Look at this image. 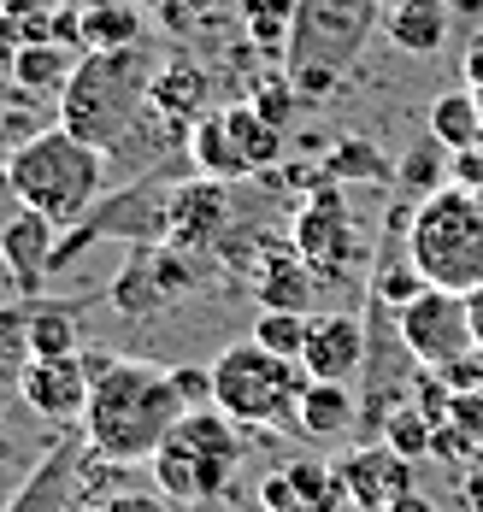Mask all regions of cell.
<instances>
[{
  "mask_svg": "<svg viewBox=\"0 0 483 512\" xmlns=\"http://www.w3.org/2000/svg\"><path fill=\"white\" fill-rule=\"evenodd\" d=\"M195 512H218V501H201V507H195Z\"/></svg>",
  "mask_w": 483,
  "mask_h": 512,
  "instance_id": "obj_44",
  "label": "cell"
},
{
  "mask_svg": "<svg viewBox=\"0 0 483 512\" xmlns=\"http://www.w3.org/2000/svg\"><path fill=\"white\" fill-rule=\"evenodd\" d=\"M6 177H12L24 206L48 212L59 230H71L95 212L101 189H107V154L89 148L83 136H71L65 124H54V130H36L30 142L12 148Z\"/></svg>",
  "mask_w": 483,
  "mask_h": 512,
  "instance_id": "obj_3",
  "label": "cell"
},
{
  "mask_svg": "<svg viewBox=\"0 0 483 512\" xmlns=\"http://www.w3.org/2000/svg\"><path fill=\"white\" fill-rule=\"evenodd\" d=\"M307 383L313 377H307L301 359L271 354L254 336L248 342H230L213 359V407L230 412L248 430H295V412H301Z\"/></svg>",
  "mask_w": 483,
  "mask_h": 512,
  "instance_id": "obj_5",
  "label": "cell"
},
{
  "mask_svg": "<svg viewBox=\"0 0 483 512\" xmlns=\"http://www.w3.org/2000/svg\"><path fill=\"white\" fill-rule=\"evenodd\" d=\"M107 301L124 312V318H148V312L171 307V295H165V283H160V271H154V254H148V248H136V254L118 265Z\"/></svg>",
  "mask_w": 483,
  "mask_h": 512,
  "instance_id": "obj_22",
  "label": "cell"
},
{
  "mask_svg": "<svg viewBox=\"0 0 483 512\" xmlns=\"http://www.w3.org/2000/svg\"><path fill=\"white\" fill-rule=\"evenodd\" d=\"M324 177L330 183H395V159H383V148L366 142V136H348V142L330 148Z\"/></svg>",
  "mask_w": 483,
  "mask_h": 512,
  "instance_id": "obj_27",
  "label": "cell"
},
{
  "mask_svg": "<svg viewBox=\"0 0 483 512\" xmlns=\"http://www.w3.org/2000/svg\"><path fill=\"white\" fill-rule=\"evenodd\" d=\"M319 283L324 277L295 254V242H260V259H254V295H260V307L307 312Z\"/></svg>",
  "mask_w": 483,
  "mask_h": 512,
  "instance_id": "obj_17",
  "label": "cell"
},
{
  "mask_svg": "<svg viewBox=\"0 0 483 512\" xmlns=\"http://www.w3.org/2000/svg\"><path fill=\"white\" fill-rule=\"evenodd\" d=\"M213 77H207V65H195V59H165L160 71H154V106H160L165 118H177V124H195L201 112H213Z\"/></svg>",
  "mask_w": 483,
  "mask_h": 512,
  "instance_id": "obj_21",
  "label": "cell"
},
{
  "mask_svg": "<svg viewBox=\"0 0 483 512\" xmlns=\"http://www.w3.org/2000/svg\"><path fill=\"white\" fill-rule=\"evenodd\" d=\"M89 371H83V354L71 359H24L18 365V395L30 401V412H42V418H83L89 407Z\"/></svg>",
  "mask_w": 483,
  "mask_h": 512,
  "instance_id": "obj_15",
  "label": "cell"
},
{
  "mask_svg": "<svg viewBox=\"0 0 483 512\" xmlns=\"http://www.w3.org/2000/svg\"><path fill=\"white\" fill-rule=\"evenodd\" d=\"M24 53V30H18V18L12 12H0V71H12V59Z\"/></svg>",
  "mask_w": 483,
  "mask_h": 512,
  "instance_id": "obj_38",
  "label": "cell"
},
{
  "mask_svg": "<svg viewBox=\"0 0 483 512\" xmlns=\"http://www.w3.org/2000/svg\"><path fill=\"white\" fill-rule=\"evenodd\" d=\"M448 183L483 195V136L472 142V148H454V154H448Z\"/></svg>",
  "mask_w": 483,
  "mask_h": 512,
  "instance_id": "obj_35",
  "label": "cell"
},
{
  "mask_svg": "<svg viewBox=\"0 0 483 512\" xmlns=\"http://www.w3.org/2000/svg\"><path fill=\"white\" fill-rule=\"evenodd\" d=\"M242 6V30H248V42L271 59H283L289 53V30H295V6L301 0H236Z\"/></svg>",
  "mask_w": 483,
  "mask_h": 512,
  "instance_id": "obj_28",
  "label": "cell"
},
{
  "mask_svg": "<svg viewBox=\"0 0 483 512\" xmlns=\"http://www.w3.org/2000/svg\"><path fill=\"white\" fill-rule=\"evenodd\" d=\"M466 89H472L478 106H483V36L472 42V53H466Z\"/></svg>",
  "mask_w": 483,
  "mask_h": 512,
  "instance_id": "obj_40",
  "label": "cell"
},
{
  "mask_svg": "<svg viewBox=\"0 0 483 512\" xmlns=\"http://www.w3.org/2000/svg\"><path fill=\"white\" fill-rule=\"evenodd\" d=\"M24 354L30 359H71L83 354V336H77V318L65 307H36L24 318Z\"/></svg>",
  "mask_w": 483,
  "mask_h": 512,
  "instance_id": "obj_26",
  "label": "cell"
},
{
  "mask_svg": "<svg viewBox=\"0 0 483 512\" xmlns=\"http://www.w3.org/2000/svg\"><path fill=\"white\" fill-rule=\"evenodd\" d=\"M301 365H307V377H324V383H354L366 371V318H354V312H313Z\"/></svg>",
  "mask_w": 483,
  "mask_h": 512,
  "instance_id": "obj_13",
  "label": "cell"
},
{
  "mask_svg": "<svg viewBox=\"0 0 483 512\" xmlns=\"http://www.w3.org/2000/svg\"><path fill=\"white\" fill-rule=\"evenodd\" d=\"M383 12H389V0H301L283 71H336L342 77L383 30Z\"/></svg>",
  "mask_w": 483,
  "mask_h": 512,
  "instance_id": "obj_6",
  "label": "cell"
},
{
  "mask_svg": "<svg viewBox=\"0 0 483 512\" xmlns=\"http://www.w3.org/2000/svg\"><path fill=\"white\" fill-rule=\"evenodd\" d=\"M236 212H230V183L201 177V171H183L171 183V212H165V242L177 254H218L224 236H230Z\"/></svg>",
  "mask_w": 483,
  "mask_h": 512,
  "instance_id": "obj_9",
  "label": "cell"
},
{
  "mask_svg": "<svg viewBox=\"0 0 483 512\" xmlns=\"http://www.w3.org/2000/svg\"><path fill=\"white\" fill-rule=\"evenodd\" d=\"M466 307H472V336H478V348H483V283L466 295Z\"/></svg>",
  "mask_w": 483,
  "mask_h": 512,
  "instance_id": "obj_42",
  "label": "cell"
},
{
  "mask_svg": "<svg viewBox=\"0 0 483 512\" xmlns=\"http://www.w3.org/2000/svg\"><path fill=\"white\" fill-rule=\"evenodd\" d=\"M189 171L218 177V183L254 177L248 159H242V148H236V130H230V112H224V106H218V112H201V118L189 124Z\"/></svg>",
  "mask_w": 483,
  "mask_h": 512,
  "instance_id": "obj_19",
  "label": "cell"
},
{
  "mask_svg": "<svg viewBox=\"0 0 483 512\" xmlns=\"http://www.w3.org/2000/svg\"><path fill=\"white\" fill-rule=\"evenodd\" d=\"M171 377H177V395H183L189 407H213V371H201V365H177Z\"/></svg>",
  "mask_w": 483,
  "mask_h": 512,
  "instance_id": "obj_37",
  "label": "cell"
},
{
  "mask_svg": "<svg viewBox=\"0 0 483 512\" xmlns=\"http://www.w3.org/2000/svg\"><path fill=\"white\" fill-rule=\"evenodd\" d=\"M454 395H483V348H472V354H460L454 365H442L436 371Z\"/></svg>",
  "mask_w": 483,
  "mask_h": 512,
  "instance_id": "obj_34",
  "label": "cell"
},
{
  "mask_svg": "<svg viewBox=\"0 0 483 512\" xmlns=\"http://www.w3.org/2000/svg\"><path fill=\"white\" fill-rule=\"evenodd\" d=\"M89 512H171V495H142V489H112Z\"/></svg>",
  "mask_w": 483,
  "mask_h": 512,
  "instance_id": "obj_36",
  "label": "cell"
},
{
  "mask_svg": "<svg viewBox=\"0 0 483 512\" xmlns=\"http://www.w3.org/2000/svg\"><path fill=\"white\" fill-rule=\"evenodd\" d=\"M289 242H295V254L307 259L324 283H342V277H354V265L366 259V248H360L354 212H348V201H342V183H330V177H324L319 189L295 206Z\"/></svg>",
  "mask_w": 483,
  "mask_h": 512,
  "instance_id": "obj_7",
  "label": "cell"
},
{
  "mask_svg": "<svg viewBox=\"0 0 483 512\" xmlns=\"http://www.w3.org/2000/svg\"><path fill=\"white\" fill-rule=\"evenodd\" d=\"M383 512H436V507H430V501L419 495V489H401V495H395V501H389Z\"/></svg>",
  "mask_w": 483,
  "mask_h": 512,
  "instance_id": "obj_41",
  "label": "cell"
},
{
  "mask_svg": "<svg viewBox=\"0 0 483 512\" xmlns=\"http://www.w3.org/2000/svg\"><path fill=\"white\" fill-rule=\"evenodd\" d=\"M112 365H118V354H107V348H89V342H83V371H89V383H101Z\"/></svg>",
  "mask_w": 483,
  "mask_h": 512,
  "instance_id": "obj_39",
  "label": "cell"
},
{
  "mask_svg": "<svg viewBox=\"0 0 483 512\" xmlns=\"http://www.w3.org/2000/svg\"><path fill=\"white\" fill-rule=\"evenodd\" d=\"M454 12H460V18H478V12H483V0H454Z\"/></svg>",
  "mask_w": 483,
  "mask_h": 512,
  "instance_id": "obj_43",
  "label": "cell"
},
{
  "mask_svg": "<svg viewBox=\"0 0 483 512\" xmlns=\"http://www.w3.org/2000/svg\"><path fill=\"white\" fill-rule=\"evenodd\" d=\"M425 130L454 154V148H472L483 136V106H478V95L472 89H442L436 101H430V112H425Z\"/></svg>",
  "mask_w": 483,
  "mask_h": 512,
  "instance_id": "obj_23",
  "label": "cell"
},
{
  "mask_svg": "<svg viewBox=\"0 0 483 512\" xmlns=\"http://www.w3.org/2000/svg\"><path fill=\"white\" fill-rule=\"evenodd\" d=\"M189 401L177 395V377L148 359H118L107 377L89 389L83 407V442L107 465H148L160 442L177 430Z\"/></svg>",
  "mask_w": 483,
  "mask_h": 512,
  "instance_id": "obj_1",
  "label": "cell"
},
{
  "mask_svg": "<svg viewBox=\"0 0 483 512\" xmlns=\"http://www.w3.org/2000/svg\"><path fill=\"white\" fill-rule=\"evenodd\" d=\"M336 471H342V489H348V501L360 512H383L401 489H413V460H401L389 442H360V448H348L342 460H336Z\"/></svg>",
  "mask_w": 483,
  "mask_h": 512,
  "instance_id": "obj_14",
  "label": "cell"
},
{
  "mask_svg": "<svg viewBox=\"0 0 483 512\" xmlns=\"http://www.w3.org/2000/svg\"><path fill=\"white\" fill-rule=\"evenodd\" d=\"M71 59L59 42H24V53L12 59V83L24 89V95H48V89H65L71 83Z\"/></svg>",
  "mask_w": 483,
  "mask_h": 512,
  "instance_id": "obj_29",
  "label": "cell"
},
{
  "mask_svg": "<svg viewBox=\"0 0 483 512\" xmlns=\"http://www.w3.org/2000/svg\"><path fill=\"white\" fill-rule=\"evenodd\" d=\"M248 101L260 106L271 124H289V118H295V106H301V89H295V77H289V71H266V77H254Z\"/></svg>",
  "mask_w": 483,
  "mask_h": 512,
  "instance_id": "obj_33",
  "label": "cell"
},
{
  "mask_svg": "<svg viewBox=\"0 0 483 512\" xmlns=\"http://www.w3.org/2000/svg\"><path fill=\"white\" fill-rule=\"evenodd\" d=\"M165 442H177L195 460V471H201V501H224V489H230V477L242 465V424L218 407H189Z\"/></svg>",
  "mask_w": 483,
  "mask_h": 512,
  "instance_id": "obj_10",
  "label": "cell"
},
{
  "mask_svg": "<svg viewBox=\"0 0 483 512\" xmlns=\"http://www.w3.org/2000/svg\"><path fill=\"white\" fill-rule=\"evenodd\" d=\"M307 330H313V312L260 307V318H254V342H260V348H271V354H283V359H301V348H307Z\"/></svg>",
  "mask_w": 483,
  "mask_h": 512,
  "instance_id": "obj_32",
  "label": "cell"
},
{
  "mask_svg": "<svg viewBox=\"0 0 483 512\" xmlns=\"http://www.w3.org/2000/svg\"><path fill=\"white\" fill-rule=\"evenodd\" d=\"M395 324H401V342L413 348V359L430 365V371H442V365H454L460 354H472V348H478L466 295L436 289V283H425L407 307L395 312Z\"/></svg>",
  "mask_w": 483,
  "mask_h": 512,
  "instance_id": "obj_8",
  "label": "cell"
},
{
  "mask_svg": "<svg viewBox=\"0 0 483 512\" xmlns=\"http://www.w3.org/2000/svg\"><path fill=\"white\" fill-rule=\"evenodd\" d=\"M407 254L425 283L472 295L483 283V195L460 189V183L425 195L407 224Z\"/></svg>",
  "mask_w": 483,
  "mask_h": 512,
  "instance_id": "obj_4",
  "label": "cell"
},
{
  "mask_svg": "<svg viewBox=\"0 0 483 512\" xmlns=\"http://www.w3.org/2000/svg\"><path fill=\"white\" fill-rule=\"evenodd\" d=\"M89 442H54L42 465L18 483L6 512H89Z\"/></svg>",
  "mask_w": 483,
  "mask_h": 512,
  "instance_id": "obj_11",
  "label": "cell"
},
{
  "mask_svg": "<svg viewBox=\"0 0 483 512\" xmlns=\"http://www.w3.org/2000/svg\"><path fill=\"white\" fill-rule=\"evenodd\" d=\"M454 18H460L454 0H389V12H383V36H389L401 53H413V59H430V53L448 48Z\"/></svg>",
  "mask_w": 483,
  "mask_h": 512,
  "instance_id": "obj_18",
  "label": "cell"
},
{
  "mask_svg": "<svg viewBox=\"0 0 483 512\" xmlns=\"http://www.w3.org/2000/svg\"><path fill=\"white\" fill-rule=\"evenodd\" d=\"M148 106H154V59L142 42H130V48H101L77 59L71 83L59 89V124L89 148L112 154L142 124Z\"/></svg>",
  "mask_w": 483,
  "mask_h": 512,
  "instance_id": "obj_2",
  "label": "cell"
},
{
  "mask_svg": "<svg viewBox=\"0 0 483 512\" xmlns=\"http://www.w3.org/2000/svg\"><path fill=\"white\" fill-rule=\"evenodd\" d=\"M224 112H230V130H236V148L248 159V171H271L283 159V124H271L254 101H236Z\"/></svg>",
  "mask_w": 483,
  "mask_h": 512,
  "instance_id": "obj_25",
  "label": "cell"
},
{
  "mask_svg": "<svg viewBox=\"0 0 483 512\" xmlns=\"http://www.w3.org/2000/svg\"><path fill=\"white\" fill-rule=\"evenodd\" d=\"M142 42V12L130 0H83V53Z\"/></svg>",
  "mask_w": 483,
  "mask_h": 512,
  "instance_id": "obj_24",
  "label": "cell"
},
{
  "mask_svg": "<svg viewBox=\"0 0 483 512\" xmlns=\"http://www.w3.org/2000/svg\"><path fill=\"white\" fill-rule=\"evenodd\" d=\"M54 248H59V224L36 206H18L6 224H0V259L18 283L24 301H42V283L54 271Z\"/></svg>",
  "mask_w": 483,
  "mask_h": 512,
  "instance_id": "obj_12",
  "label": "cell"
},
{
  "mask_svg": "<svg viewBox=\"0 0 483 512\" xmlns=\"http://www.w3.org/2000/svg\"><path fill=\"white\" fill-rule=\"evenodd\" d=\"M348 501L342 471L324 460H289L260 483V507L266 512H336Z\"/></svg>",
  "mask_w": 483,
  "mask_h": 512,
  "instance_id": "obj_16",
  "label": "cell"
},
{
  "mask_svg": "<svg viewBox=\"0 0 483 512\" xmlns=\"http://www.w3.org/2000/svg\"><path fill=\"white\" fill-rule=\"evenodd\" d=\"M377 442H389L401 460H430V442H436V418H430L419 401H407V407H395L389 418H383Z\"/></svg>",
  "mask_w": 483,
  "mask_h": 512,
  "instance_id": "obj_31",
  "label": "cell"
},
{
  "mask_svg": "<svg viewBox=\"0 0 483 512\" xmlns=\"http://www.w3.org/2000/svg\"><path fill=\"white\" fill-rule=\"evenodd\" d=\"M395 183H401L407 201H425V195H436V189H448V148L425 130V142L407 148V159L395 165Z\"/></svg>",
  "mask_w": 483,
  "mask_h": 512,
  "instance_id": "obj_30",
  "label": "cell"
},
{
  "mask_svg": "<svg viewBox=\"0 0 483 512\" xmlns=\"http://www.w3.org/2000/svg\"><path fill=\"white\" fill-rule=\"evenodd\" d=\"M295 430L313 436V442H336V436L360 430V395H354V383H324V377H313L307 395H301V412H295Z\"/></svg>",
  "mask_w": 483,
  "mask_h": 512,
  "instance_id": "obj_20",
  "label": "cell"
}]
</instances>
